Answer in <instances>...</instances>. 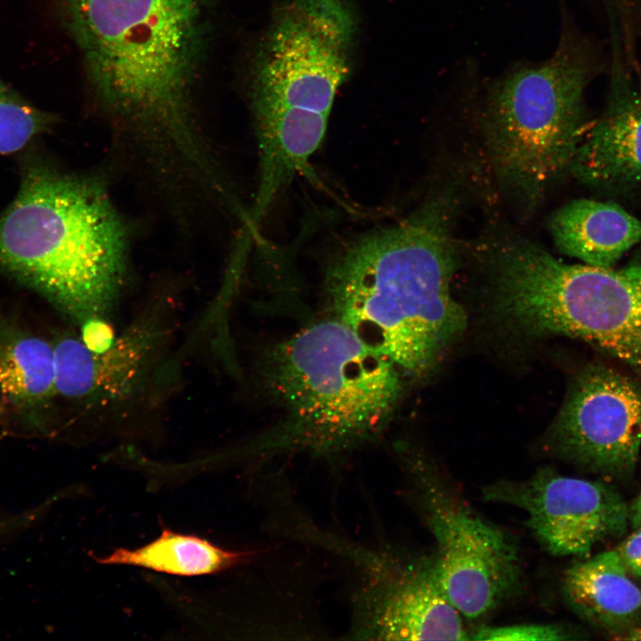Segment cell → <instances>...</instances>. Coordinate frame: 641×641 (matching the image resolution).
I'll return each mask as SVG.
<instances>
[{
    "mask_svg": "<svg viewBox=\"0 0 641 641\" xmlns=\"http://www.w3.org/2000/svg\"><path fill=\"white\" fill-rule=\"evenodd\" d=\"M265 371L290 419L278 449L333 453L369 441L385 427L402 391L401 370L336 317L279 343Z\"/></svg>",
    "mask_w": 641,
    "mask_h": 641,
    "instance_id": "277c9868",
    "label": "cell"
},
{
    "mask_svg": "<svg viewBox=\"0 0 641 641\" xmlns=\"http://www.w3.org/2000/svg\"><path fill=\"white\" fill-rule=\"evenodd\" d=\"M609 103L582 138L570 171L581 182L604 188L641 183V87L614 62Z\"/></svg>",
    "mask_w": 641,
    "mask_h": 641,
    "instance_id": "4fadbf2b",
    "label": "cell"
},
{
    "mask_svg": "<svg viewBox=\"0 0 641 641\" xmlns=\"http://www.w3.org/2000/svg\"><path fill=\"white\" fill-rule=\"evenodd\" d=\"M483 497L523 510L536 540L558 556L586 558L600 542L624 534L630 523L629 506L611 484L548 468L526 480L487 485Z\"/></svg>",
    "mask_w": 641,
    "mask_h": 641,
    "instance_id": "8fae6325",
    "label": "cell"
},
{
    "mask_svg": "<svg viewBox=\"0 0 641 641\" xmlns=\"http://www.w3.org/2000/svg\"><path fill=\"white\" fill-rule=\"evenodd\" d=\"M549 230L561 253L597 267H613L641 242V220L610 201H570L553 214Z\"/></svg>",
    "mask_w": 641,
    "mask_h": 641,
    "instance_id": "2e32d148",
    "label": "cell"
},
{
    "mask_svg": "<svg viewBox=\"0 0 641 641\" xmlns=\"http://www.w3.org/2000/svg\"><path fill=\"white\" fill-rule=\"evenodd\" d=\"M411 477L420 513L434 537L436 572L448 599L467 619L480 618L520 584L513 540L482 517L442 478L424 469Z\"/></svg>",
    "mask_w": 641,
    "mask_h": 641,
    "instance_id": "ba28073f",
    "label": "cell"
},
{
    "mask_svg": "<svg viewBox=\"0 0 641 641\" xmlns=\"http://www.w3.org/2000/svg\"><path fill=\"white\" fill-rule=\"evenodd\" d=\"M563 593L571 608L590 625L618 639L641 626V587L616 549L588 556L569 567Z\"/></svg>",
    "mask_w": 641,
    "mask_h": 641,
    "instance_id": "5bb4252c",
    "label": "cell"
},
{
    "mask_svg": "<svg viewBox=\"0 0 641 641\" xmlns=\"http://www.w3.org/2000/svg\"><path fill=\"white\" fill-rule=\"evenodd\" d=\"M155 310L136 319L107 348L90 349L64 335L53 343L56 395L93 408L130 399L145 385L167 337L166 320Z\"/></svg>",
    "mask_w": 641,
    "mask_h": 641,
    "instance_id": "7c38bea8",
    "label": "cell"
},
{
    "mask_svg": "<svg viewBox=\"0 0 641 641\" xmlns=\"http://www.w3.org/2000/svg\"><path fill=\"white\" fill-rule=\"evenodd\" d=\"M126 228L105 188L43 161L27 164L0 215V271L79 326L108 323L126 272Z\"/></svg>",
    "mask_w": 641,
    "mask_h": 641,
    "instance_id": "3957f363",
    "label": "cell"
},
{
    "mask_svg": "<svg viewBox=\"0 0 641 641\" xmlns=\"http://www.w3.org/2000/svg\"><path fill=\"white\" fill-rule=\"evenodd\" d=\"M351 24L339 0H295L278 13L257 61L254 120L329 119L349 70Z\"/></svg>",
    "mask_w": 641,
    "mask_h": 641,
    "instance_id": "52a82bcc",
    "label": "cell"
},
{
    "mask_svg": "<svg viewBox=\"0 0 641 641\" xmlns=\"http://www.w3.org/2000/svg\"><path fill=\"white\" fill-rule=\"evenodd\" d=\"M362 576L353 596L352 638L468 640L461 614L440 583L434 561L356 552Z\"/></svg>",
    "mask_w": 641,
    "mask_h": 641,
    "instance_id": "9c48e42d",
    "label": "cell"
},
{
    "mask_svg": "<svg viewBox=\"0 0 641 641\" xmlns=\"http://www.w3.org/2000/svg\"><path fill=\"white\" fill-rule=\"evenodd\" d=\"M55 395L53 344L0 313V418L37 426Z\"/></svg>",
    "mask_w": 641,
    "mask_h": 641,
    "instance_id": "9a60e30c",
    "label": "cell"
},
{
    "mask_svg": "<svg viewBox=\"0 0 641 641\" xmlns=\"http://www.w3.org/2000/svg\"><path fill=\"white\" fill-rule=\"evenodd\" d=\"M449 198L349 240L329 264L335 317L400 370L426 371L465 326L450 292L455 267Z\"/></svg>",
    "mask_w": 641,
    "mask_h": 641,
    "instance_id": "6da1fadb",
    "label": "cell"
},
{
    "mask_svg": "<svg viewBox=\"0 0 641 641\" xmlns=\"http://www.w3.org/2000/svg\"><path fill=\"white\" fill-rule=\"evenodd\" d=\"M629 521L633 528L641 524V487L637 497L629 506Z\"/></svg>",
    "mask_w": 641,
    "mask_h": 641,
    "instance_id": "44dd1931",
    "label": "cell"
},
{
    "mask_svg": "<svg viewBox=\"0 0 641 641\" xmlns=\"http://www.w3.org/2000/svg\"><path fill=\"white\" fill-rule=\"evenodd\" d=\"M621 639L623 640H641V626L629 631L628 634L623 636Z\"/></svg>",
    "mask_w": 641,
    "mask_h": 641,
    "instance_id": "603a6c76",
    "label": "cell"
},
{
    "mask_svg": "<svg viewBox=\"0 0 641 641\" xmlns=\"http://www.w3.org/2000/svg\"><path fill=\"white\" fill-rule=\"evenodd\" d=\"M606 6L613 8H622L629 6L639 0H604Z\"/></svg>",
    "mask_w": 641,
    "mask_h": 641,
    "instance_id": "7402d4cb",
    "label": "cell"
},
{
    "mask_svg": "<svg viewBox=\"0 0 641 641\" xmlns=\"http://www.w3.org/2000/svg\"><path fill=\"white\" fill-rule=\"evenodd\" d=\"M53 122V115L29 103L0 78V155L21 150Z\"/></svg>",
    "mask_w": 641,
    "mask_h": 641,
    "instance_id": "ac0fdd59",
    "label": "cell"
},
{
    "mask_svg": "<svg viewBox=\"0 0 641 641\" xmlns=\"http://www.w3.org/2000/svg\"><path fill=\"white\" fill-rule=\"evenodd\" d=\"M594 71L590 51L568 36L548 61L492 87L483 113L488 152L499 180L523 203L539 202L570 171Z\"/></svg>",
    "mask_w": 641,
    "mask_h": 641,
    "instance_id": "8992f818",
    "label": "cell"
},
{
    "mask_svg": "<svg viewBox=\"0 0 641 641\" xmlns=\"http://www.w3.org/2000/svg\"><path fill=\"white\" fill-rule=\"evenodd\" d=\"M88 85L115 118L164 133L191 160L192 93L210 36L207 0H54Z\"/></svg>",
    "mask_w": 641,
    "mask_h": 641,
    "instance_id": "7a4b0ae2",
    "label": "cell"
},
{
    "mask_svg": "<svg viewBox=\"0 0 641 641\" xmlns=\"http://www.w3.org/2000/svg\"><path fill=\"white\" fill-rule=\"evenodd\" d=\"M580 633L557 624H519L483 627L469 637L472 640L554 641L582 638Z\"/></svg>",
    "mask_w": 641,
    "mask_h": 641,
    "instance_id": "d6986e66",
    "label": "cell"
},
{
    "mask_svg": "<svg viewBox=\"0 0 641 641\" xmlns=\"http://www.w3.org/2000/svg\"><path fill=\"white\" fill-rule=\"evenodd\" d=\"M249 552L229 550L195 535L163 529L159 537L135 549L118 548L96 558L102 564H126L178 576H199L236 567Z\"/></svg>",
    "mask_w": 641,
    "mask_h": 641,
    "instance_id": "e0dca14e",
    "label": "cell"
},
{
    "mask_svg": "<svg viewBox=\"0 0 641 641\" xmlns=\"http://www.w3.org/2000/svg\"><path fill=\"white\" fill-rule=\"evenodd\" d=\"M491 249L499 306L516 328L582 340L641 377V263L569 264L518 237Z\"/></svg>",
    "mask_w": 641,
    "mask_h": 641,
    "instance_id": "5b68a950",
    "label": "cell"
},
{
    "mask_svg": "<svg viewBox=\"0 0 641 641\" xmlns=\"http://www.w3.org/2000/svg\"><path fill=\"white\" fill-rule=\"evenodd\" d=\"M615 549L629 573L641 581V524Z\"/></svg>",
    "mask_w": 641,
    "mask_h": 641,
    "instance_id": "ffe728a7",
    "label": "cell"
},
{
    "mask_svg": "<svg viewBox=\"0 0 641 641\" xmlns=\"http://www.w3.org/2000/svg\"><path fill=\"white\" fill-rule=\"evenodd\" d=\"M550 442L564 459L605 477H624L641 454V385L604 365L574 379Z\"/></svg>",
    "mask_w": 641,
    "mask_h": 641,
    "instance_id": "30bf717a",
    "label": "cell"
}]
</instances>
